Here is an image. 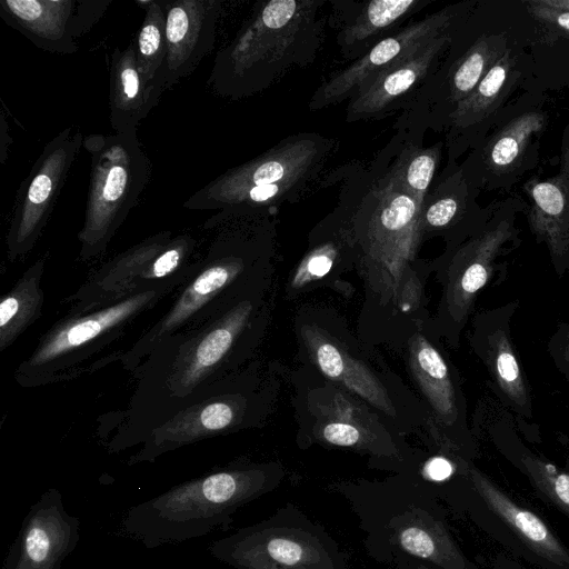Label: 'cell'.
Returning <instances> with one entry per match:
<instances>
[{"label":"cell","instance_id":"30bf717a","mask_svg":"<svg viewBox=\"0 0 569 569\" xmlns=\"http://www.w3.org/2000/svg\"><path fill=\"white\" fill-rule=\"evenodd\" d=\"M421 207L400 190L387 172L376 179L347 220L353 253L373 284L396 295L415 258L421 236ZM377 289V290H378Z\"/></svg>","mask_w":569,"mask_h":569},{"label":"cell","instance_id":"484cf974","mask_svg":"<svg viewBox=\"0 0 569 569\" xmlns=\"http://www.w3.org/2000/svg\"><path fill=\"white\" fill-rule=\"evenodd\" d=\"M109 108L113 132L137 130L154 108L137 66L134 43L116 48L109 67Z\"/></svg>","mask_w":569,"mask_h":569},{"label":"cell","instance_id":"52a82bcc","mask_svg":"<svg viewBox=\"0 0 569 569\" xmlns=\"http://www.w3.org/2000/svg\"><path fill=\"white\" fill-rule=\"evenodd\" d=\"M82 147L90 156V181L79 259L102 256L147 187L152 164L137 130L91 133Z\"/></svg>","mask_w":569,"mask_h":569},{"label":"cell","instance_id":"83f0119b","mask_svg":"<svg viewBox=\"0 0 569 569\" xmlns=\"http://www.w3.org/2000/svg\"><path fill=\"white\" fill-rule=\"evenodd\" d=\"M46 257L28 267L0 301V351L9 348L42 315Z\"/></svg>","mask_w":569,"mask_h":569},{"label":"cell","instance_id":"9a60e30c","mask_svg":"<svg viewBox=\"0 0 569 569\" xmlns=\"http://www.w3.org/2000/svg\"><path fill=\"white\" fill-rule=\"evenodd\" d=\"M519 300L485 309L473 317L470 346L483 363L500 402L522 419L533 417V397L511 337Z\"/></svg>","mask_w":569,"mask_h":569},{"label":"cell","instance_id":"ffe728a7","mask_svg":"<svg viewBox=\"0 0 569 569\" xmlns=\"http://www.w3.org/2000/svg\"><path fill=\"white\" fill-rule=\"evenodd\" d=\"M482 186L476 171L459 168L446 177L432 192L427 193L420 209L419 232L443 234L447 251L469 238L485 220L489 207L481 209L476 202Z\"/></svg>","mask_w":569,"mask_h":569},{"label":"cell","instance_id":"d4e9b609","mask_svg":"<svg viewBox=\"0 0 569 569\" xmlns=\"http://www.w3.org/2000/svg\"><path fill=\"white\" fill-rule=\"evenodd\" d=\"M546 126L545 113L529 111L510 120L482 148L479 168L472 167L482 186L489 178H512L523 170L528 154L532 152L533 137Z\"/></svg>","mask_w":569,"mask_h":569},{"label":"cell","instance_id":"44dd1931","mask_svg":"<svg viewBox=\"0 0 569 569\" xmlns=\"http://www.w3.org/2000/svg\"><path fill=\"white\" fill-rule=\"evenodd\" d=\"M171 238V231H159L100 266L66 299L68 313H87L136 295L139 277Z\"/></svg>","mask_w":569,"mask_h":569},{"label":"cell","instance_id":"836d02e7","mask_svg":"<svg viewBox=\"0 0 569 569\" xmlns=\"http://www.w3.org/2000/svg\"><path fill=\"white\" fill-rule=\"evenodd\" d=\"M320 439L326 443L343 448H368L362 431L348 422L331 421L321 427Z\"/></svg>","mask_w":569,"mask_h":569},{"label":"cell","instance_id":"d6a6232c","mask_svg":"<svg viewBox=\"0 0 569 569\" xmlns=\"http://www.w3.org/2000/svg\"><path fill=\"white\" fill-rule=\"evenodd\" d=\"M166 23L164 1H150L134 43L137 66L147 89L166 58Z\"/></svg>","mask_w":569,"mask_h":569},{"label":"cell","instance_id":"4316f807","mask_svg":"<svg viewBox=\"0 0 569 569\" xmlns=\"http://www.w3.org/2000/svg\"><path fill=\"white\" fill-rule=\"evenodd\" d=\"M307 342L318 368L326 377L342 383L385 413H395L383 387L359 360L341 351L317 330L308 331Z\"/></svg>","mask_w":569,"mask_h":569},{"label":"cell","instance_id":"ab89813d","mask_svg":"<svg viewBox=\"0 0 569 569\" xmlns=\"http://www.w3.org/2000/svg\"><path fill=\"white\" fill-rule=\"evenodd\" d=\"M541 4L569 12V0H538Z\"/></svg>","mask_w":569,"mask_h":569},{"label":"cell","instance_id":"7c38bea8","mask_svg":"<svg viewBox=\"0 0 569 569\" xmlns=\"http://www.w3.org/2000/svg\"><path fill=\"white\" fill-rule=\"evenodd\" d=\"M77 126L60 131L43 148L16 197L6 237L10 262L26 257L41 236L83 142Z\"/></svg>","mask_w":569,"mask_h":569},{"label":"cell","instance_id":"8d00e7d4","mask_svg":"<svg viewBox=\"0 0 569 569\" xmlns=\"http://www.w3.org/2000/svg\"><path fill=\"white\" fill-rule=\"evenodd\" d=\"M530 13L539 21L569 32V12L541 4L538 0L528 1Z\"/></svg>","mask_w":569,"mask_h":569},{"label":"cell","instance_id":"1f68e13d","mask_svg":"<svg viewBox=\"0 0 569 569\" xmlns=\"http://www.w3.org/2000/svg\"><path fill=\"white\" fill-rule=\"evenodd\" d=\"M439 159V144L429 148L409 144L399 153L388 173L397 187L421 207Z\"/></svg>","mask_w":569,"mask_h":569},{"label":"cell","instance_id":"d590c367","mask_svg":"<svg viewBox=\"0 0 569 569\" xmlns=\"http://www.w3.org/2000/svg\"><path fill=\"white\" fill-rule=\"evenodd\" d=\"M111 0H78L77 11L73 19L74 38L88 32L102 17Z\"/></svg>","mask_w":569,"mask_h":569},{"label":"cell","instance_id":"f1b7e54d","mask_svg":"<svg viewBox=\"0 0 569 569\" xmlns=\"http://www.w3.org/2000/svg\"><path fill=\"white\" fill-rule=\"evenodd\" d=\"M516 60L510 49L495 63L471 94L449 112L450 133H470L500 106L516 80Z\"/></svg>","mask_w":569,"mask_h":569},{"label":"cell","instance_id":"603a6c76","mask_svg":"<svg viewBox=\"0 0 569 569\" xmlns=\"http://www.w3.org/2000/svg\"><path fill=\"white\" fill-rule=\"evenodd\" d=\"M511 419H493L488 426L496 450L529 482L536 495L569 519V459L559 467L530 449L516 432Z\"/></svg>","mask_w":569,"mask_h":569},{"label":"cell","instance_id":"d6986e66","mask_svg":"<svg viewBox=\"0 0 569 569\" xmlns=\"http://www.w3.org/2000/svg\"><path fill=\"white\" fill-rule=\"evenodd\" d=\"M530 199L527 213L532 234L546 244L558 277L569 272V127L566 128L560 170L552 177L525 184Z\"/></svg>","mask_w":569,"mask_h":569},{"label":"cell","instance_id":"5b68a950","mask_svg":"<svg viewBox=\"0 0 569 569\" xmlns=\"http://www.w3.org/2000/svg\"><path fill=\"white\" fill-rule=\"evenodd\" d=\"M336 141L318 133H299L270 150L231 168L192 193L183 208L216 211L203 223L214 229L223 221L270 210L297 199L318 179Z\"/></svg>","mask_w":569,"mask_h":569},{"label":"cell","instance_id":"6da1fadb","mask_svg":"<svg viewBox=\"0 0 569 569\" xmlns=\"http://www.w3.org/2000/svg\"><path fill=\"white\" fill-rule=\"evenodd\" d=\"M332 490L356 515L367 553L376 561L393 565L411 557L439 569H481L456 541L445 506L425 480L361 479L335 483Z\"/></svg>","mask_w":569,"mask_h":569},{"label":"cell","instance_id":"cb8c5ba5","mask_svg":"<svg viewBox=\"0 0 569 569\" xmlns=\"http://www.w3.org/2000/svg\"><path fill=\"white\" fill-rule=\"evenodd\" d=\"M78 0H0V17L36 47L59 54L79 49L73 33Z\"/></svg>","mask_w":569,"mask_h":569},{"label":"cell","instance_id":"8992f818","mask_svg":"<svg viewBox=\"0 0 569 569\" xmlns=\"http://www.w3.org/2000/svg\"><path fill=\"white\" fill-rule=\"evenodd\" d=\"M172 290L142 291L102 309L68 313L40 337L17 367L14 380L23 388H38L78 378L89 369V360L118 341L137 318Z\"/></svg>","mask_w":569,"mask_h":569},{"label":"cell","instance_id":"e575fe53","mask_svg":"<svg viewBox=\"0 0 569 569\" xmlns=\"http://www.w3.org/2000/svg\"><path fill=\"white\" fill-rule=\"evenodd\" d=\"M547 351L557 370L569 381V322H558Z\"/></svg>","mask_w":569,"mask_h":569},{"label":"cell","instance_id":"ba28073f","mask_svg":"<svg viewBox=\"0 0 569 569\" xmlns=\"http://www.w3.org/2000/svg\"><path fill=\"white\" fill-rule=\"evenodd\" d=\"M439 499L467 517L515 559L536 569H569V548L551 527L475 463Z\"/></svg>","mask_w":569,"mask_h":569},{"label":"cell","instance_id":"f546056e","mask_svg":"<svg viewBox=\"0 0 569 569\" xmlns=\"http://www.w3.org/2000/svg\"><path fill=\"white\" fill-rule=\"evenodd\" d=\"M427 3L425 0H373L366 3L340 32L341 52L348 58H360L371 48L370 40L381 36Z\"/></svg>","mask_w":569,"mask_h":569},{"label":"cell","instance_id":"ac0fdd59","mask_svg":"<svg viewBox=\"0 0 569 569\" xmlns=\"http://www.w3.org/2000/svg\"><path fill=\"white\" fill-rule=\"evenodd\" d=\"M409 362L415 379L443 429L446 442L475 458L476 443L467 426L466 401L451 365L421 335H416L410 341Z\"/></svg>","mask_w":569,"mask_h":569},{"label":"cell","instance_id":"5bb4252c","mask_svg":"<svg viewBox=\"0 0 569 569\" xmlns=\"http://www.w3.org/2000/svg\"><path fill=\"white\" fill-rule=\"evenodd\" d=\"M453 20V11L447 8L382 38L363 56L325 80L312 94L309 109H323L353 97L376 77L416 54L433 39L448 33Z\"/></svg>","mask_w":569,"mask_h":569},{"label":"cell","instance_id":"3957f363","mask_svg":"<svg viewBox=\"0 0 569 569\" xmlns=\"http://www.w3.org/2000/svg\"><path fill=\"white\" fill-rule=\"evenodd\" d=\"M283 476L273 462H233L132 506L121 529L148 549L224 531L238 509L273 491Z\"/></svg>","mask_w":569,"mask_h":569},{"label":"cell","instance_id":"e0dca14e","mask_svg":"<svg viewBox=\"0 0 569 569\" xmlns=\"http://www.w3.org/2000/svg\"><path fill=\"white\" fill-rule=\"evenodd\" d=\"M79 540V518L66 510L61 492L50 488L27 512L2 569H62Z\"/></svg>","mask_w":569,"mask_h":569},{"label":"cell","instance_id":"74e56055","mask_svg":"<svg viewBox=\"0 0 569 569\" xmlns=\"http://www.w3.org/2000/svg\"><path fill=\"white\" fill-rule=\"evenodd\" d=\"M392 566L393 569H439L428 561L411 557H401Z\"/></svg>","mask_w":569,"mask_h":569},{"label":"cell","instance_id":"277c9868","mask_svg":"<svg viewBox=\"0 0 569 569\" xmlns=\"http://www.w3.org/2000/svg\"><path fill=\"white\" fill-rule=\"evenodd\" d=\"M322 1L263 2L234 39L218 51L208 86L229 99H241L268 88L292 66L312 61L323 26Z\"/></svg>","mask_w":569,"mask_h":569},{"label":"cell","instance_id":"9c48e42d","mask_svg":"<svg viewBox=\"0 0 569 569\" xmlns=\"http://www.w3.org/2000/svg\"><path fill=\"white\" fill-rule=\"evenodd\" d=\"M208 551L234 569H348L333 537L292 503L212 541Z\"/></svg>","mask_w":569,"mask_h":569},{"label":"cell","instance_id":"8fae6325","mask_svg":"<svg viewBox=\"0 0 569 569\" xmlns=\"http://www.w3.org/2000/svg\"><path fill=\"white\" fill-rule=\"evenodd\" d=\"M515 200L489 207L478 229L442 257L443 295L439 319L443 335L458 346L480 292L498 270L499 259L519 246Z\"/></svg>","mask_w":569,"mask_h":569},{"label":"cell","instance_id":"7a4b0ae2","mask_svg":"<svg viewBox=\"0 0 569 569\" xmlns=\"http://www.w3.org/2000/svg\"><path fill=\"white\" fill-rule=\"evenodd\" d=\"M268 213L240 216L217 226V233L196 272L178 288L168 308L136 342L117 356L134 371L163 341L217 316L251 292L271 239Z\"/></svg>","mask_w":569,"mask_h":569},{"label":"cell","instance_id":"f35d334b","mask_svg":"<svg viewBox=\"0 0 569 569\" xmlns=\"http://www.w3.org/2000/svg\"><path fill=\"white\" fill-rule=\"evenodd\" d=\"M492 569H531L519 560L507 556L503 552L497 553L493 559Z\"/></svg>","mask_w":569,"mask_h":569},{"label":"cell","instance_id":"7402d4cb","mask_svg":"<svg viewBox=\"0 0 569 569\" xmlns=\"http://www.w3.org/2000/svg\"><path fill=\"white\" fill-rule=\"evenodd\" d=\"M451 41L450 32L439 36L410 58L376 77L361 88L347 108L348 122L378 118L405 98H413L421 86L431 77V71Z\"/></svg>","mask_w":569,"mask_h":569},{"label":"cell","instance_id":"2e32d148","mask_svg":"<svg viewBox=\"0 0 569 569\" xmlns=\"http://www.w3.org/2000/svg\"><path fill=\"white\" fill-rule=\"evenodd\" d=\"M164 8L167 53L148 88L154 107L166 90L190 76L212 50L221 1H164Z\"/></svg>","mask_w":569,"mask_h":569},{"label":"cell","instance_id":"4dcf8cb0","mask_svg":"<svg viewBox=\"0 0 569 569\" xmlns=\"http://www.w3.org/2000/svg\"><path fill=\"white\" fill-rule=\"evenodd\" d=\"M507 50L506 41L500 36L479 38L449 69V103L455 108L468 98Z\"/></svg>","mask_w":569,"mask_h":569},{"label":"cell","instance_id":"4fadbf2b","mask_svg":"<svg viewBox=\"0 0 569 569\" xmlns=\"http://www.w3.org/2000/svg\"><path fill=\"white\" fill-rule=\"evenodd\" d=\"M246 408L247 399L234 390L229 376L152 430L128 465L153 462L169 451L230 432L243 422Z\"/></svg>","mask_w":569,"mask_h":569}]
</instances>
